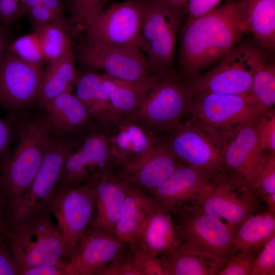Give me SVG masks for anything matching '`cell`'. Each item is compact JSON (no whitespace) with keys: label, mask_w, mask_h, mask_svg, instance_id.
<instances>
[{"label":"cell","mask_w":275,"mask_h":275,"mask_svg":"<svg viewBox=\"0 0 275 275\" xmlns=\"http://www.w3.org/2000/svg\"><path fill=\"white\" fill-rule=\"evenodd\" d=\"M262 199L265 201L268 210L275 213V193L264 196Z\"/></svg>","instance_id":"cell-53"},{"label":"cell","mask_w":275,"mask_h":275,"mask_svg":"<svg viewBox=\"0 0 275 275\" xmlns=\"http://www.w3.org/2000/svg\"><path fill=\"white\" fill-rule=\"evenodd\" d=\"M10 42V35L7 27L0 24V62Z\"/></svg>","instance_id":"cell-51"},{"label":"cell","mask_w":275,"mask_h":275,"mask_svg":"<svg viewBox=\"0 0 275 275\" xmlns=\"http://www.w3.org/2000/svg\"><path fill=\"white\" fill-rule=\"evenodd\" d=\"M0 275H18L7 237L0 239Z\"/></svg>","instance_id":"cell-44"},{"label":"cell","mask_w":275,"mask_h":275,"mask_svg":"<svg viewBox=\"0 0 275 275\" xmlns=\"http://www.w3.org/2000/svg\"><path fill=\"white\" fill-rule=\"evenodd\" d=\"M133 241L158 257L180 244L171 212L158 204L149 214Z\"/></svg>","instance_id":"cell-24"},{"label":"cell","mask_w":275,"mask_h":275,"mask_svg":"<svg viewBox=\"0 0 275 275\" xmlns=\"http://www.w3.org/2000/svg\"><path fill=\"white\" fill-rule=\"evenodd\" d=\"M258 250H240L232 255L216 275H250Z\"/></svg>","instance_id":"cell-37"},{"label":"cell","mask_w":275,"mask_h":275,"mask_svg":"<svg viewBox=\"0 0 275 275\" xmlns=\"http://www.w3.org/2000/svg\"><path fill=\"white\" fill-rule=\"evenodd\" d=\"M18 1H20V0H18Z\"/></svg>","instance_id":"cell-55"},{"label":"cell","mask_w":275,"mask_h":275,"mask_svg":"<svg viewBox=\"0 0 275 275\" xmlns=\"http://www.w3.org/2000/svg\"><path fill=\"white\" fill-rule=\"evenodd\" d=\"M108 95L115 119L133 117L156 76L142 82H133L99 73Z\"/></svg>","instance_id":"cell-26"},{"label":"cell","mask_w":275,"mask_h":275,"mask_svg":"<svg viewBox=\"0 0 275 275\" xmlns=\"http://www.w3.org/2000/svg\"><path fill=\"white\" fill-rule=\"evenodd\" d=\"M215 180L206 172L181 162L171 175L149 194L165 210L200 199L212 188Z\"/></svg>","instance_id":"cell-20"},{"label":"cell","mask_w":275,"mask_h":275,"mask_svg":"<svg viewBox=\"0 0 275 275\" xmlns=\"http://www.w3.org/2000/svg\"><path fill=\"white\" fill-rule=\"evenodd\" d=\"M66 1H67L68 0H66Z\"/></svg>","instance_id":"cell-56"},{"label":"cell","mask_w":275,"mask_h":275,"mask_svg":"<svg viewBox=\"0 0 275 275\" xmlns=\"http://www.w3.org/2000/svg\"><path fill=\"white\" fill-rule=\"evenodd\" d=\"M73 50L48 63L44 70L41 88L36 105L42 108L57 96L72 91L77 76L74 66Z\"/></svg>","instance_id":"cell-29"},{"label":"cell","mask_w":275,"mask_h":275,"mask_svg":"<svg viewBox=\"0 0 275 275\" xmlns=\"http://www.w3.org/2000/svg\"><path fill=\"white\" fill-rule=\"evenodd\" d=\"M237 11L263 48L272 51L275 47V0H236Z\"/></svg>","instance_id":"cell-25"},{"label":"cell","mask_w":275,"mask_h":275,"mask_svg":"<svg viewBox=\"0 0 275 275\" xmlns=\"http://www.w3.org/2000/svg\"><path fill=\"white\" fill-rule=\"evenodd\" d=\"M174 223L185 251L204 259L210 274H215L229 258L239 250L233 244L234 230L221 219L200 210L192 202L177 207Z\"/></svg>","instance_id":"cell-3"},{"label":"cell","mask_w":275,"mask_h":275,"mask_svg":"<svg viewBox=\"0 0 275 275\" xmlns=\"http://www.w3.org/2000/svg\"><path fill=\"white\" fill-rule=\"evenodd\" d=\"M250 94L263 106L270 108L275 104V66L267 59L257 69Z\"/></svg>","instance_id":"cell-33"},{"label":"cell","mask_w":275,"mask_h":275,"mask_svg":"<svg viewBox=\"0 0 275 275\" xmlns=\"http://www.w3.org/2000/svg\"><path fill=\"white\" fill-rule=\"evenodd\" d=\"M128 243L142 275H167L158 257L148 252L136 241Z\"/></svg>","instance_id":"cell-36"},{"label":"cell","mask_w":275,"mask_h":275,"mask_svg":"<svg viewBox=\"0 0 275 275\" xmlns=\"http://www.w3.org/2000/svg\"><path fill=\"white\" fill-rule=\"evenodd\" d=\"M42 4V0H20L19 17L26 16L28 12L34 7Z\"/></svg>","instance_id":"cell-50"},{"label":"cell","mask_w":275,"mask_h":275,"mask_svg":"<svg viewBox=\"0 0 275 275\" xmlns=\"http://www.w3.org/2000/svg\"><path fill=\"white\" fill-rule=\"evenodd\" d=\"M95 196L88 182L71 188L57 186L49 210L57 221L67 261L74 255L94 211Z\"/></svg>","instance_id":"cell-13"},{"label":"cell","mask_w":275,"mask_h":275,"mask_svg":"<svg viewBox=\"0 0 275 275\" xmlns=\"http://www.w3.org/2000/svg\"><path fill=\"white\" fill-rule=\"evenodd\" d=\"M275 274V235L260 249L253 264L250 275Z\"/></svg>","instance_id":"cell-41"},{"label":"cell","mask_w":275,"mask_h":275,"mask_svg":"<svg viewBox=\"0 0 275 275\" xmlns=\"http://www.w3.org/2000/svg\"><path fill=\"white\" fill-rule=\"evenodd\" d=\"M108 0H68L67 7L70 15V22L78 29L83 30L89 22L99 15L104 9Z\"/></svg>","instance_id":"cell-35"},{"label":"cell","mask_w":275,"mask_h":275,"mask_svg":"<svg viewBox=\"0 0 275 275\" xmlns=\"http://www.w3.org/2000/svg\"><path fill=\"white\" fill-rule=\"evenodd\" d=\"M51 214L49 211L36 221L8 233L18 274L28 267L67 261L63 238Z\"/></svg>","instance_id":"cell-9"},{"label":"cell","mask_w":275,"mask_h":275,"mask_svg":"<svg viewBox=\"0 0 275 275\" xmlns=\"http://www.w3.org/2000/svg\"><path fill=\"white\" fill-rule=\"evenodd\" d=\"M19 1L0 0V24L7 27L19 19Z\"/></svg>","instance_id":"cell-45"},{"label":"cell","mask_w":275,"mask_h":275,"mask_svg":"<svg viewBox=\"0 0 275 275\" xmlns=\"http://www.w3.org/2000/svg\"><path fill=\"white\" fill-rule=\"evenodd\" d=\"M107 131L111 152L120 171L161 141V135L149 130L133 117L115 119L107 125Z\"/></svg>","instance_id":"cell-21"},{"label":"cell","mask_w":275,"mask_h":275,"mask_svg":"<svg viewBox=\"0 0 275 275\" xmlns=\"http://www.w3.org/2000/svg\"><path fill=\"white\" fill-rule=\"evenodd\" d=\"M180 162L160 141L120 171L131 184L148 193L166 180Z\"/></svg>","instance_id":"cell-23"},{"label":"cell","mask_w":275,"mask_h":275,"mask_svg":"<svg viewBox=\"0 0 275 275\" xmlns=\"http://www.w3.org/2000/svg\"><path fill=\"white\" fill-rule=\"evenodd\" d=\"M157 204L151 195L131 184L116 225V237L124 243L133 241L149 214Z\"/></svg>","instance_id":"cell-27"},{"label":"cell","mask_w":275,"mask_h":275,"mask_svg":"<svg viewBox=\"0 0 275 275\" xmlns=\"http://www.w3.org/2000/svg\"><path fill=\"white\" fill-rule=\"evenodd\" d=\"M194 97L188 82L174 69L157 72L133 118L161 135L189 114Z\"/></svg>","instance_id":"cell-4"},{"label":"cell","mask_w":275,"mask_h":275,"mask_svg":"<svg viewBox=\"0 0 275 275\" xmlns=\"http://www.w3.org/2000/svg\"><path fill=\"white\" fill-rule=\"evenodd\" d=\"M258 118L240 126L226 143L221 154L227 177L254 190L267 152L260 146L257 127Z\"/></svg>","instance_id":"cell-17"},{"label":"cell","mask_w":275,"mask_h":275,"mask_svg":"<svg viewBox=\"0 0 275 275\" xmlns=\"http://www.w3.org/2000/svg\"><path fill=\"white\" fill-rule=\"evenodd\" d=\"M248 30L234 1L206 14L188 18L180 35V76L189 81L204 70L217 64L236 46Z\"/></svg>","instance_id":"cell-1"},{"label":"cell","mask_w":275,"mask_h":275,"mask_svg":"<svg viewBox=\"0 0 275 275\" xmlns=\"http://www.w3.org/2000/svg\"><path fill=\"white\" fill-rule=\"evenodd\" d=\"M275 235V213L269 210L250 216L235 230L233 244L238 250H258Z\"/></svg>","instance_id":"cell-30"},{"label":"cell","mask_w":275,"mask_h":275,"mask_svg":"<svg viewBox=\"0 0 275 275\" xmlns=\"http://www.w3.org/2000/svg\"><path fill=\"white\" fill-rule=\"evenodd\" d=\"M257 193L226 176L214 181L200 199L192 201L201 211L223 219L235 231L244 220L262 210Z\"/></svg>","instance_id":"cell-16"},{"label":"cell","mask_w":275,"mask_h":275,"mask_svg":"<svg viewBox=\"0 0 275 275\" xmlns=\"http://www.w3.org/2000/svg\"><path fill=\"white\" fill-rule=\"evenodd\" d=\"M254 189L260 198L275 193V153L266 152Z\"/></svg>","instance_id":"cell-39"},{"label":"cell","mask_w":275,"mask_h":275,"mask_svg":"<svg viewBox=\"0 0 275 275\" xmlns=\"http://www.w3.org/2000/svg\"><path fill=\"white\" fill-rule=\"evenodd\" d=\"M7 49L32 65L42 68L47 63L40 39L34 31L10 42Z\"/></svg>","instance_id":"cell-34"},{"label":"cell","mask_w":275,"mask_h":275,"mask_svg":"<svg viewBox=\"0 0 275 275\" xmlns=\"http://www.w3.org/2000/svg\"><path fill=\"white\" fill-rule=\"evenodd\" d=\"M15 118L16 136L2 171L8 217L19 206L52 141L42 109L35 106Z\"/></svg>","instance_id":"cell-2"},{"label":"cell","mask_w":275,"mask_h":275,"mask_svg":"<svg viewBox=\"0 0 275 275\" xmlns=\"http://www.w3.org/2000/svg\"><path fill=\"white\" fill-rule=\"evenodd\" d=\"M266 60L259 48L242 44L236 46L214 68L188 82L195 97L206 94H249L257 69Z\"/></svg>","instance_id":"cell-7"},{"label":"cell","mask_w":275,"mask_h":275,"mask_svg":"<svg viewBox=\"0 0 275 275\" xmlns=\"http://www.w3.org/2000/svg\"><path fill=\"white\" fill-rule=\"evenodd\" d=\"M170 7L185 12V8L189 0H161Z\"/></svg>","instance_id":"cell-52"},{"label":"cell","mask_w":275,"mask_h":275,"mask_svg":"<svg viewBox=\"0 0 275 275\" xmlns=\"http://www.w3.org/2000/svg\"><path fill=\"white\" fill-rule=\"evenodd\" d=\"M269 108L249 94H206L195 97L189 114L224 148L243 124L258 118Z\"/></svg>","instance_id":"cell-5"},{"label":"cell","mask_w":275,"mask_h":275,"mask_svg":"<svg viewBox=\"0 0 275 275\" xmlns=\"http://www.w3.org/2000/svg\"><path fill=\"white\" fill-rule=\"evenodd\" d=\"M74 86V94L98 125H107L115 120V115L99 73L88 72L77 76Z\"/></svg>","instance_id":"cell-28"},{"label":"cell","mask_w":275,"mask_h":275,"mask_svg":"<svg viewBox=\"0 0 275 275\" xmlns=\"http://www.w3.org/2000/svg\"><path fill=\"white\" fill-rule=\"evenodd\" d=\"M77 145L69 141L52 138L31 184L19 206L7 222L8 233L36 221L50 211L49 203L63 166L70 152Z\"/></svg>","instance_id":"cell-6"},{"label":"cell","mask_w":275,"mask_h":275,"mask_svg":"<svg viewBox=\"0 0 275 275\" xmlns=\"http://www.w3.org/2000/svg\"><path fill=\"white\" fill-rule=\"evenodd\" d=\"M127 243L116 237L85 232L74 255L64 263L65 275H97Z\"/></svg>","instance_id":"cell-22"},{"label":"cell","mask_w":275,"mask_h":275,"mask_svg":"<svg viewBox=\"0 0 275 275\" xmlns=\"http://www.w3.org/2000/svg\"><path fill=\"white\" fill-rule=\"evenodd\" d=\"M128 1H131L134 2L143 4H145L150 2L152 0H128Z\"/></svg>","instance_id":"cell-54"},{"label":"cell","mask_w":275,"mask_h":275,"mask_svg":"<svg viewBox=\"0 0 275 275\" xmlns=\"http://www.w3.org/2000/svg\"><path fill=\"white\" fill-rule=\"evenodd\" d=\"M120 171L111 152L107 125L100 126L70 152L63 166L57 186L74 187Z\"/></svg>","instance_id":"cell-10"},{"label":"cell","mask_w":275,"mask_h":275,"mask_svg":"<svg viewBox=\"0 0 275 275\" xmlns=\"http://www.w3.org/2000/svg\"><path fill=\"white\" fill-rule=\"evenodd\" d=\"M5 199L2 184V171L0 169V239L7 237Z\"/></svg>","instance_id":"cell-48"},{"label":"cell","mask_w":275,"mask_h":275,"mask_svg":"<svg viewBox=\"0 0 275 275\" xmlns=\"http://www.w3.org/2000/svg\"><path fill=\"white\" fill-rule=\"evenodd\" d=\"M110 263L101 269L97 275H142L127 244Z\"/></svg>","instance_id":"cell-38"},{"label":"cell","mask_w":275,"mask_h":275,"mask_svg":"<svg viewBox=\"0 0 275 275\" xmlns=\"http://www.w3.org/2000/svg\"><path fill=\"white\" fill-rule=\"evenodd\" d=\"M65 262L28 267L19 271L18 275H65Z\"/></svg>","instance_id":"cell-47"},{"label":"cell","mask_w":275,"mask_h":275,"mask_svg":"<svg viewBox=\"0 0 275 275\" xmlns=\"http://www.w3.org/2000/svg\"><path fill=\"white\" fill-rule=\"evenodd\" d=\"M257 131L263 151L275 153V112L269 108L258 119Z\"/></svg>","instance_id":"cell-40"},{"label":"cell","mask_w":275,"mask_h":275,"mask_svg":"<svg viewBox=\"0 0 275 275\" xmlns=\"http://www.w3.org/2000/svg\"><path fill=\"white\" fill-rule=\"evenodd\" d=\"M145 5L125 0L110 5L84 27L87 43L139 47Z\"/></svg>","instance_id":"cell-14"},{"label":"cell","mask_w":275,"mask_h":275,"mask_svg":"<svg viewBox=\"0 0 275 275\" xmlns=\"http://www.w3.org/2000/svg\"><path fill=\"white\" fill-rule=\"evenodd\" d=\"M78 61L92 69L112 77L133 82L150 80L153 72L145 54L138 46L86 43L79 51Z\"/></svg>","instance_id":"cell-15"},{"label":"cell","mask_w":275,"mask_h":275,"mask_svg":"<svg viewBox=\"0 0 275 275\" xmlns=\"http://www.w3.org/2000/svg\"><path fill=\"white\" fill-rule=\"evenodd\" d=\"M167 275H209L206 261L180 245L158 257Z\"/></svg>","instance_id":"cell-31"},{"label":"cell","mask_w":275,"mask_h":275,"mask_svg":"<svg viewBox=\"0 0 275 275\" xmlns=\"http://www.w3.org/2000/svg\"><path fill=\"white\" fill-rule=\"evenodd\" d=\"M16 132L15 118L7 115L0 118V169L2 171L14 143Z\"/></svg>","instance_id":"cell-42"},{"label":"cell","mask_w":275,"mask_h":275,"mask_svg":"<svg viewBox=\"0 0 275 275\" xmlns=\"http://www.w3.org/2000/svg\"><path fill=\"white\" fill-rule=\"evenodd\" d=\"M223 0H189L185 12L188 18H197L203 16L215 8Z\"/></svg>","instance_id":"cell-46"},{"label":"cell","mask_w":275,"mask_h":275,"mask_svg":"<svg viewBox=\"0 0 275 275\" xmlns=\"http://www.w3.org/2000/svg\"><path fill=\"white\" fill-rule=\"evenodd\" d=\"M87 182L94 194L95 208L85 232L116 237V225L130 182L120 171Z\"/></svg>","instance_id":"cell-19"},{"label":"cell","mask_w":275,"mask_h":275,"mask_svg":"<svg viewBox=\"0 0 275 275\" xmlns=\"http://www.w3.org/2000/svg\"><path fill=\"white\" fill-rule=\"evenodd\" d=\"M29 20L35 28L37 26L54 22H66L65 17H60L51 12L42 4L38 5L26 14Z\"/></svg>","instance_id":"cell-43"},{"label":"cell","mask_w":275,"mask_h":275,"mask_svg":"<svg viewBox=\"0 0 275 275\" xmlns=\"http://www.w3.org/2000/svg\"><path fill=\"white\" fill-rule=\"evenodd\" d=\"M34 32L38 35L47 63L73 50L65 22H54L37 26Z\"/></svg>","instance_id":"cell-32"},{"label":"cell","mask_w":275,"mask_h":275,"mask_svg":"<svg viewBox=\"0 0 275 275\" xmlns=\"http://www.w3.org/2000/svg\"><path fill=\"white\" fill-rule=\"evenodd\" d=\"M144 5L139 47L154 73L174 70L176 36L185 12L161 0Z\"/></svg>","instance_id":"cell-8"},{"label":"cell","mask_w":275,"mask_h":275,"mask_svg":"<svg viewBox=\"0 0 275 275\" xmlns=\"http://www.w3.org/2000/svg\"><path fill=\"white\" fill-rule=\"evenodd\" d=\"M43 74L6 49L0 62V107L7 116L15 118L36 106Z\"/></svg>","instance_id":"cell-12"},{"label":"cell","mask_w":275,"mask_h":275,"mask_svg":"<svg viewBox=\"0 0 275 275\" xmlns=\"http://www.w3.org/2000/svg\"><path fill=\"white\" fill-rule=\"evenodd\" d=\"M42 109L53 139L78 144L100 126L72 91L57 96Z\"/></svg>","instance_id":"cell-18"},{"label":"cell","mask_w":275,"mask_h":275,"mask_svg":"<svg viewBox=\"0 0 275 275\" xmlns=\"http://www.w3.org/2000/svg\"><path fill=\"white\" fill-rule=\"evenodd\" d=\"M42 4L56 15L65 17V6L63 0H42Z\"/></svg>","instance_id":"cell-49"},{"label":"cell","mask_w":275,"mask_h":275,"mask_svg":"<svg viewBox=\"0 0 275 275\" xmlns=\"http://www.w3.org/2000/svg\"><path fill=\"white\" fill-rule=\"evenodd\" d=\"M161 141L181 162L201 170L216 180L226 176L222 145L191 119L162 134Z\"/></svg>","instance_id":"cell-11"}]
</instances>
